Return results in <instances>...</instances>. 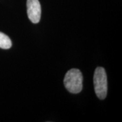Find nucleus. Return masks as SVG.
<instances>
[{"label": "nucleus", "instance_id": "7ed1b4c3", "mask_svg": "<svg viewBox=\"0 0 122 122\" xmlns=\"http://www.w3.org/2000/svg\"><path fill=\"white\" fill-rule=\"evenodd\" d=\"M27 8L29 19L33 23H38L41 15V8L39 0H27Z\"/></svg>", "mask_w": 122, "mask_h": 122}, {"label": "nucleus", "instance_id": "20e7f679", "mask_svg": "<svg viewBox=\"0 0 122 122\" xmlns=\"http://www.w3.org/2000/svg\"><path fill=\"white\" fill-rule=\"evenodd\" d=\"M11 40L6 35L0 32V48L3 49H9L11 47Z\"/></svg>", "mask_w": 122, "mask_h": 122}, {"label": "nucleus", "instance_id": "f257e3e1", "mask_svg": "<svg viewBox=\"0 0 122 122\" xmlns=\"http://www.w3.org/2000/svg\"><path fill=\"white\" fill-rule=\"evenodd\" d=\"M83 75L80 70L72 68L66 74L64 84L69 92L77 94L80 93L83 89Z\"/></svg>", "mask_w": 122, "mask_h": 122}, {"label": "nucleus", "instance_id": "f03ea898", "mask_svg": "<svg viewBox=\"0 0 122 122\" xmlns=\"http://www.w3.org/2000/svg\"><path fill=\"white\" fill-rule=\"evenodd\" d=\"M94 91L100 100H104L107 93V80L105 70L101 67L96 68L93 76Z\"/></svg>", "mask_w": 122, "mask_h": 122}]
</instances>
